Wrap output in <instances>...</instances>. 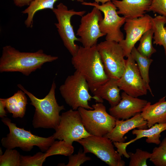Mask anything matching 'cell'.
Listing matches in <instances>:
<instances>
[{
    "instance_id": "2",
    "label": "cell",
    "mask_w": 166,
    "mask_h": 166,
    "mask_svg": "<svg viewBox=\"0 0 166 166\" xmlns=\"http://www.w3.org/2000/svg\"><path fill=\"white\" fill-rule=\"evenodd\" d=\"M71 63L87 81L92 93L109 78L107 75L97 45L90 48L79 46Z\"/></svg>"
},
{
    "instance_id": "11",
    "label": "cell",
    "mask_w": 166,
    "mask_h": 166,
    "mask_svg": "<svg viewBox=\"0 0 166 166\" xmlns=\"http://www.w3.org/2000/svg\"><path fill=\"white\" fill-rule=\"evenodd\" d=\"M60 116L59 124L53 135L55 139L73 144L74 141L91 135L85 129L78 110L71 109L62 113Z\"/></svg>"
},
{
    "instance_id": "33",
    "label": "cell",
    "mask_w": 166,
    "mask_h": 166,
    "mask_svg": "<svg viewBox=\"0 0 166 166\" xmlns=\"http://www.w3.org/2000/svg\"><path fill=\"white\" fill-rule=\"evenodd\" d=\"M33 0H13L15 5L18 7L29 6Z\"/></svg>"
},
{
    "instance_id": "18",
    "label": "cell",
    "mask_w": 166,
    "mask_h": 166,
    "mask_svg": "<svg viewBox=\"0 0 166 166\" xmlns=\"http://www.w3.org/2000/svg\"><path fill=\"white\" fill-rule=\"evenodd\" d=\"M118 9L117 13L126 19H133L143 16L151 3L152 0H112Z\"/></svg>"
},
{
    "instance_id": "17",
    "label": "cell",
    "mask_w": 166,
    "mask_h": 166,
    "mask_svg": "<svg viewBox=\"0 0 166 166\" xmlns=\"http://www.w3.org/2000/svg\"><path fill=\"white\" fill-rule=\"evenodd\" d=\"M116 119L115 127L112 130L105 136L113 142H124L126 138L124 136L128 131L135 128L146 129L148 127L147 121L140 113L125 120Z\"/></svg>"
},
{
    "instance_id": "9",
    "label": "cell",
    "mask_w": 166,
    "mask_h": 166,
    "mask_svg": "<svg viewBox=\"0 0 166 166\" xmlns=\"http://www.w3.org/2000/svg\"><path fill=\"white\" fill-rule=\"evenodd\" d=\"M76 142L82 146L85 152L94 154L109 166L125 165L112 141L107 137L91 135Z\"/></svg>"
},
{
    "instance_id": "6",
    "label": "cell",
    "mask_w": 166,
    "mask_h": 166,
    "mask_svg": "<svg viewBox=\"0 0 166 166\" xmlns=\"http://www.w3.org/2000/svg\"><path fill=\"white\" fill-rule=\"evenodd\" d=\"M93 110L78 108L84 126L90 135L104 136L110 132L115 125L116 119L106 112L102 103L92 105Z\"/></svg>"
},
{
    "instance_id": "23",
    "label": "cell",
    "mask_w": 166,
    "mask_h": 166,
    "mask_svg": "<svg viewBox=\"0 0 166 166\" xmlns=\"http://www.w3.org/2000/svg\"><path fill=\"white\" fill-rule=\"evenodd\" d=\"M131 54L136 63L141 76L147 84L148 90L150 92L152 96H153L149 84L150 81L149 75V67L153 60L150 58L147 57L142 55L135 47L132 49Z\"/></svg>"
},
{
    "instance_id": "14",
    "label": "cell",
    "mask_w": 166,
    "mask_h": 166,
    "mask_svg": "<svg viewBox=\"0 0 166 166\" xmlns=\"http://www.w3.org/2000/svg\"><path fill=\"white\" fill-rule=\"evenodd\" d=\"M152 17L145 14L142 17L133 19H126L124 29L126 37L119 42L127 57L131 54L133 48L143 35L152 28Z\"/></svg>"
},
{
    "instance_id": "15",
    "label": "cell",
    "mask_w": 166,
    "mask_h": 166,
    "mask_svg": "<svg viewBox=\"0 0 166 166\" xmlns=\"http://www.w3.org/2000/svg\"><path fill=\"white\" fill-rule=\"evenodd\" d=\"M121 96L119 103L109 109V114L116 119H128L140 113L148 102L146 100L130 96L124 92Z\"/></svg>"
},
{
    "instance_id": "10",
    "label": "cell",
    "mask_w": 166,
    "mask_h": 166,
    "mask_svg": "<svg viewBox=\"0 0 166 166\" xmlns=\"http://www.w3.org/2000/svg\"><path fill=\"white\" fill-rule=\"evenodd\" d=\"M97 48L108 77L119 79L124 71L126 60L119 42L105 40L97 44Z\"/></svg>"
},
{
    "instance_id": "27",
    "label": "cell",
    "mask_w": 166,
    "mask_h": 166,
    "mask_svg": "<svg viewBox=\"0 0 166 166\" xmlns=\"http://www.w3.org/2000/svg\"><path fill=\"white\" fill-rule=\"evenodd\" d=\"M21 155L15 149H6L4 154L0 155V166H20Z\"/></svg>"
},
{
    "instance_id": "4",
    "label": "cell",
    "mask_w": 166,
    "mask_h": 166,
    "mask_svg": "<svg viewBox=\"0 0 166 166\" xmlns=\"http://www.w3.org/2000/svg\"><path fill=\"white\" fill-rule=\"evenodd\" d=\"M1 121L9 129V133L1 141L2 145L6 149L18 147L22 151L28 152L31 151L34 146H37L42 152H45L55 140L53 135L44 137L34 135L30 130L18 127L10 119L6 117L2 118Z\"/></svg>"
},
{
    "instance_id": "29",
    "label": "cell",
    "mask_w": 166,
    "mask_h": 166,
    "mask_svg": "<svg viewBox=\"0 0 166 166\" xmlns=\"http://www.w3.org/2000/svg\"><path fill=\"white\" fill-rule=\"evenodd\" d=\"M46 158L45 153L37 152L33 156L21 155L20 166H42Z\"/></svg>"
},
{
    "instance_id": "26",
    "label": "cell",
    "mask_w": 166,
    "mask_h": 166,
    "mask_svg": "<svg viewBox=\"0 0 166 166\" xmlns=\"http://www.w3.org/2000/svg\"><path fill=\"white\" fill-rule=\"evenodd\" d=\"M153 34L152 28L145 32L139 40L140 43L137 48L141 54L148 58H150L152 55L156 51L152 45Z\"/></svg>"
},
{
    "instance_id": "16",
    "label": "cell",
    "mask_w": 166,
    "mask_h": 166,
    "mask_svg": "<svg viewBox=\"0 0 166 166\" xmlns=\"http://www.w3.org/2000/svg\"><path fill=\"white\" fill-rule=\"evenodd\" d=\"M166 130V123H156L148 129H135L132 131V133L136 136L135 138L126 142H113L114 146L117 148V151L121 156L123 155L127 158H129L126 151L128 145L142 138L146 137V142L148 143H153L159 145L161 143L160 138L161 133Z\"/></svg>"
},
{
    "instance_id": "21",
    "label": "cell",
    "mask_w": 166,
    "mask_h": 166,
    "mask_svg": "<svg viewBox=\"0 0 166 166\" xmlns=\"http://www.w3.org/2000/svg\"><path fill=\"white\" fill-rule=\"evenodd\" d=\"M26 94L21 89L18 90L11 97L3 98L6 110L12 114L13 118H22L24 117L28 104Z\"/></svg>"
},
{
    "instance_id": "32",
    "label": "cell",
    "mask_w": 166,
    "mask_h": 166,
    "mask_svg": "<svg viewBox=\"0 0 166 166\" xmlns=\"http://www.w3.org/2000/svg\"><path fill=\"white\" fill-rule=\"evenodd\" d=\"M150 11L166 17V0H152L148 10Z\"/></svg>"
},
{
    "instance_id": "35",
    "label": "cell",
    "mask_w": 166,
    "mask_h": 166,
    "mask_svg": "<svg viewBox=\"0 0 166 166\" xmlns=\"http://www.w3.org/2000/svg\"><path fill=\"white\" fill-rule=\"evenodd\" d=\"M77 2H81V3L85 2V0H76ZM95 2H96L98 3H101V4H104L105 3L112 0H94Z\"/></svg>"
},
{
    "instance_id": "28",
    "label": "cell",
    "mask_w": 166,
    "mask_h": 166,
    "mask_svg": "<svg viewBox=\"0 0 166 166\" xmlns=\"http://www.w3.org/2000/svg\"><path fill=\"white\" fill-rule=\"evenodd\" d=\"M130 161L129 166H147V160L151 156V153L139 148L136 150L135 153L128 152Z\"/></svg>"
},
{
    "instance_id": "3",
    "label": "cell",
    "mask_w": 166,
    "mask_h": 166,
    "mask_svg": "<svg viewBox=\"0 0 166 166\" xmlns=\"http://www.w3.org/2000/svg\"><path fill=\"white\" fill-rule=\"evenodd\" d=\"M17 86L28 96L31 101L30 104L35 108L32 123L34 128L55 130L60 123V112L65 109L64 105H59L57 102L55 96L56 86L55 81H53L48 93L42 99L35 97L21 84H18Z\"/></svg>"
},
{
    "instance_id": "19",
    "label": "cell",
    "mask_w": 166,
    "mask_h": 166,
    "mask_svg": "<svg viewBox=\"0 0 166 166\" xmlns=\"http://www.w3.org/2000/svg\"><path fill=\"white\" fill-rule=\"evenodd\" d=\"M140 114L144 120L147 121L148 128L156 123H166L165 97L161 98L153 105H151V102L148 101Z\"/></svg>"
},
{
    "instance_id": "38",
    "label": "cell",
    "mask_w": 166,
    "mask_h": 166,
    "mask_svg": "<svg viewBox=\"0 0 166 166\" xmlns=\"http://www.w3.org/2000/svg\"><path fill=\"white\" fill-rule=\"evenodd\" d=\"M165 30H166V27H165Z\"/></svg>"
},
{
    "instance_id": "7",
    "label": "cell",
    "mask_w": 166,
    "mask_h": 166,
    "mask_svg": "<svg viewBox=\"0 0 166 166\" xmlns=\"http://www.w3.org/2000/svg\"><path fill=\"white\" fill-rule=\"evenodd\" d=\"M55 14L57 22L54 23L57 32L62 40L64 45L72 56L77 53L79 46L75 43L79 41V38L76 37L71 23V18L77 15L81 17L84 15L85 10L75 11L73 9L69 10L63 3L61 2L56 8L52 10Z\"/></svg>"
},
{
    "instance_id": "31",
    "label": "cell",
    "mask_w": 166,
    "mask_h": 166,
    "mask_svg": "<svg viewBox=\"0 0 166 166\" xmlns=\"http://www.w3.org/2000/svg\"><path fill=\"white\" fill-rule=\"evenodd\" d=\"M86 153L80 149L78 153L69 156V161L66 166H78L85 162L91 160L90 157L86 156Z\"/></svg>"
},
{
    "instance_id": "13",
    "label": "cell",
    "mask_w": 166,
    "mask_h": 166,
    "mask_svg": "<svg viewBox=\"0 0 166 166\" xmlns=\"http://www.w3.org/2000/svg\"><path fill=\"white\" fill-rule=\"evenodd\" d=\"M103 18L101 11L93 7L91 11L81 17L76 35L82 46L90 48L97 45L98 39L106 35L100 30L99 22Z\"/></svg>"
},
{
    "instance_id": "12",
    "label": "cell",
    "mask_w": 166,
    "mask_h": 166,
    "mask_svg": "<svg viewBox=\"0 0 166 166\" xmlns=\"http://www.w3.org/2000/svg\"><path fill=\"white\" fill-rule=\"evenodd\" d=\"M125 60V67L121 77L117 80L121 90L134 97L146 95L148 88L142 78L136 63L131 54Z\"/></svg>"
},
{
    "instance_id": "34",
    "label": "cell",
    "mask_w": 166,
    "mask_h": 166,
    "mask_svg": "<svg viewBox=\"0 0 166 166\" xmlns=\"http://www.w3.org/2000/svg\"><path fill=\"white\" fill-rule=\"evenodd\" d=\"M5 101L3 98L0 99V117L1 118L7 116Z\"/></svg>"
},
{
    "instance_id": "1",
    "label": "cell",
    "mask_w": 166,
    "mask_h": 166,
    "mask_svg": "<svg viewBox=\"0 0 166 166\" xmlns=\"http://www.w3.org/2000/svg\"><path fill=\"white\" fill-rule=\"evenodd\" d=\"M58 59L57 56L45 53L41 49L34 52H21L11 45H7L2 48L0 72H19L28 76L41 69L45 63Z\"/></svg>"
},
{
    "instance_id": "25",
    "label": "cell",
    "mask_w": 166,
    "mask_h": 166,
    "mask_svg": "<svg viewBox=\"0 0 166 166\" xmlns=\"http://www.w3.org/2000/svg\"><path fill=\"white\" fill-rule=\"evenodd\" d=\"M74 151L72 144L69 143L64 140L54 141L45 152L46 158L54 155H62L69 156L72 155Z\"/></svg>"
},
{
    "instance_id": "22",
    "label": "cell",
    "mask_w": 166,
    "mask_h": 166,
    "mask_svg": "<svg viewBox=\"0 0 166 166\" xmlns=\"http://www.w3.org/2000/svg\"><path fill=\"white\" fill-rule=\"evenodd\" d=\"M59 0H33L28 7L22 11L26 14L27 17L25 21V24L27 28H31L33 26V19L35 14L38 11L45 9L52 10L55 2Z\"/></svg>"
},
{
    "instance_id": "8",
    "label": "cell",
    "mask_w": 166,
    "mask_h": 166,
    "mask_svg": "<svg viewBox=\"0 0 166 166\" xmlns=\"http://www.w3.org/2000/svg\"><path fill=\"white\" fill-rule=\"evenodd\" d=\"M81 4L95 7L103 12L104 17L99 22V26L101 32L106 35L105 40L119 42L124 39L121 28L124 24L126 18L119 16L117 8L112 1L101 5L95 2H85Z\"/></svg>"
},
{
    "instance_id": "37",
    "label": "cell",
    "mask_w": 166,
    "mask_h": 166,
    "mask_svg": "<svg viewBox=\"0 0 166 166\" xmlns=\"http://www.w3.org/2000/svg\"><path fill=\"white\" fill-rule=\"evenodd\" d=\"M2 155V148H0V155Z\"/></svg>"
},
{
    "instance_id": "5",
    "label": "cell",
    "mask_w": 166,
    "mask_h": 166,
    "mask_svg": "<svg viewBox=\"0 0 166 166\" xmlns=\"http://www.w3.org/2000/svg\"><path fill=\"white\" fill-rule=\"evenodd\" d=\"M60 93L66 103L74 110L79 107L93 109L89 101L93 99L97 103H103V99L89 93V85L84 77L78 71L68 76L59 87Z\"/></svg>"
},
{
    "instance_id": "20",
    "label": "cell",
    "mask_w": 166,
    "mask_h": 166,
    "mask_svg": "<svg viewBox=\"0 0 166 166\" xmlns=\"http://www.w3.org/2000/svg\"><path fill=\"white\" fill-rule=\"evenodd\" d=\"M118 79L109 78L105 83L92 93L94 96L107 101L111 107L117 105L121 99V90L117 84Z\"/></svg>"
},
{
    "instance_id": "30",
    "label": "cell",
    "mask_w": 166,
    "mask_h": 166,
    "mask_svg": "<svg viewBox=\"0 0 166 166\" xmlns=\"http://www.w3.org/2000/svg\"><path fill=\"white\" fill-rule=\"evenodd\" d=\"M150 160L156 166H166V150L159 146L155 147Z\"/></svg>"
},
{
    "instance_id": "36",
    "label": "cell",
    "mask_w": 166,
    "mask_h": 166,
    "mask_svg": "<svg viewBox=\"0 0 166 166\" xmlns=\"http://www.w3.org/2000/svg\"><path fill=\"white\" fill-rule=\"evenodd\" d=\"M159 146L166 150V137H165L159 144Z\"/></svg>"
},
{
    "instance_id": "24",
    "label": "cell",
    "mask_w": 166,
    "mask_h": 166,
    "mask_svg": "<svg viewBox=\"0 0 166 166\" xmlns=\"http://www.w3.org/2000/svg\"><path fill=\"white\" fill-rule=\"evenodd\" d=\"M152 29L154 34L153 44L162 46L166 57V30L164 25L166 24V17L159 15L152 17Z\"/></svg>"
}]
</instances>
